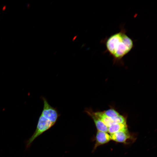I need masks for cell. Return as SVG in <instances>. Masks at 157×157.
Returning a JSON list of instances; mask_svg holds the SVG:
<instances>
[{"mask_svg": "<svg viewBox=\"0 0 157 157\" xmlns=\"http://www.w3.org/2000/svg\"><path fill=\"white\" fill-rule=\"evenodd\" d=\"M126 30L121 26L120 30L101 40L108 52L113 58V63H123V58L133 48V40L126 34Z\"/></svg>", "mask_w": 157, "mask_h": 157, "instance_id": "6da1fadb", "label": "cell"}, {"mask_svg": "<svg viewBox=\"0 0 157 157\" xmlns=\"http://www.w3.org/2000/svg\"><path fill=\"white\" fill-rule=\"evenodd\" d=\"M55 124L41 115L35 132L26 142V148H29L36 138L50 129Z\"/></svg>", "mask_w": 157, "mask_h": 157, "instance_id": "7a4b0ae2", "label": "cell"}, {"mask_svg": "<svg viewBox=\"0 0 157 157\" xmlns=\"http://www.w3.org/2000/svg\"><path fill=\"white\" fill-rule=\"evenodd\" d=\"M44 105L41 115L54 124L57 121L60 114L57 109L52 106L45 98L42 97Z\"/></svg>", "mask_w": 157, "mask_h": 157, "instance_id": "3957f363", "label": "cell"}, {"mask_svg": "<svg viewBox=\"0 0 157 157\" xmlns=\"http://www.w3.org/2000/svg\"><path fill=\"white\" fill-rule=\"evenodd\" d=\"M84 112L92 119L97 131L108 132V127L95 114L91 108H86Z\"/></svg>", "mask_w": 157, "mask_h": 157, "instance_id": "277c9868", "label": "cell"}, {"mask_svg": "<svg viewBox=\"0 0 157 157\" xmlns=\"http://www.w3.org/2000/svg\"><path fill=\"white\" fill-rule=\"evenodd\" d=\"M94 140L95 143L92 152L94 151L98 147L107 143L111 140L110 135L107 132L97 131Z\"/></svg>", "mask_w": 157, "mask_h": 157, "instance_id": "5b68a950", "label": "cell"}, {"mask_svg": "<svg viewBox=\"0 0 157 157\" xmlns=\"http://www.w3.org/2000/svg\"><path fill=\"white\" fill-rule=\"evenodd\" d=\"M111 140L115 142L125 143L130 137L128 130L119 131L110 135Z\"/></svg>", "mask_w": 157, "mask_h": 157, "instance_id": "8992f818", "label": "cell"}, {"mask_svg": "<svg viewBox=\"0 0 157 157\" xmlns=\"http://www.w3.org/2000/svg\"><path fill=\"white\" fill-rule=\"evenodd\" d=\"M127 130L126 123H115L108 127V131L110 134L117 132Z\"/></svg>", "mask_w": 157, "mask_h": 157, "instance_id": "52a82bcc", "label": "cell"}, {"mask_svg": "<svg viewBox=\"0 0 157 157\" xmlns=\"http://www.w3.org/2000/svg\"><path fill=\"white\" fill-rule=\"evenodd\" d=\"M104 114L107 116L111 118L115 117L120 114L114 108L111 107L110 108L103 111Z\"/></svg>", "mask_w": 157, "mask_h": 157, "instance_id": "ba28073f", "label": "cell"}, {"mask_svg": "<svg viewBox=\"0 0 157 157\" xmlns=\"http://www.w3.org/2000/svg\"><path fill=\"white\" fill-rule=\"evenodd\" d=\"M76 37H77V36H75L72 39L73 41H74L75 40V39L76 38Z\"/></svg>", "mask_w": 157, "mask_h": 157, "instance_id": "9c48e42d", "label": "cell"}]
</instances>
